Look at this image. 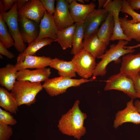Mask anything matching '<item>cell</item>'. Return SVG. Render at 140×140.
Returning a JSON list of instances; mask_svg holds the SVG:
<instances>
[{"instance_id":"30","label":"cell","mask_w":140,"mask_h":140,"mask_svg":"<svg viewBox=\"0 0 140 140\" xmlns=\"http://www.w3.org/2000/svg\"><path fill=\"white\" fill-rule=\"evenodd\" d=\"M17 122L11 113L0 108V124L13 125H16Z\"/></svg>"},{"instance_id":"40","label":"cell","mask_w":140,"mask_h":140,"mask_svg":"<svg viewBox=\"0 0 140 140\" xmlns=\"http://www.w3.org/2000/svg\"><path fill=\"white\" fill-rule=\"evenodd\" d=\"M140 47V43L136 45L132 46H125L124 48L125 49H135L138 47Z\"/></svg>"},{"instance_id":"8","label":"cell","mask_w":140,"mask_h":140,"mask_svg":"<svg viewBox=\"0 0 140 140\" xmlns=\"http://www.w3.org/2000/svg\"><path fill=\"white\" fill-rule=\"evenodd\" d=\"M122 1L107 0L103 7V8L106 9L108 13H110L113 18L114 29L110 41L124 40L129 41L131 40L124 34L121 27L119 14L121 11Z\"/></svg>"},{"instance_id":"44","label":"cell","mask_w":140,"mask_h":140,"mask_svg":"<svg viewBox=\"0 0 140 140\" xmlns=\"http://www.w3.org/2000/svg\"><path fill=\"white\" fill-rule=\"evenodd\" d=\"M84 2H88L89 1V0H84Z\"/></svg>"},{"instance_id":"39","label":"cell","mask_w":140,"mask_h":140,"mask_svg":"<svg viewBox=\"0 0 140 140\" xmlns=\"http://www.w3.org/2000/svg\"><path fill=\"white\" fill-rule=\"evenodd\" d=\"M134 103L138 111L140 113V101L137 100L135 101Z\"/></svg>"},{"instance_id":"29","label":"cell","mask_w":140,"mask_h":140,"mask_svg":"<svg viewBox=\"0 0 140 140\" xmlns=\"http://www.w3.org/2000/svg\"><path fill=\"white\" fill-rule=\"evenodd\" d=\"M121 12L131 16L132 18L131 20L133 23L140 22V14L133 10L129 6L126 0H122Z\"/></svg>"},{"instance_id":"33","label":"cell","mask_w":140,"mask_h":140,"mask_svg":"<svg viewBox=\"0 0 140 140\" xmlns=\"http://www.w3.org/2000/svg\"><path fill=\"white\" fill-rule=\"evenodd\" d=\"M130 76L134 81L135 90L138 95V98L140 99V74L139 73Z\"/></svg>"},{"instance_id":"42","label":"cell","mask_w":140,"mask_h":140,"mask_svg":"<svg viewBox=\"0 0 140 140\" xmlns=\"http://www.w3.org/2000/svg\"><path fill=\"white\" fill-rule=\"evenodd\" d=\"M77 1H78V2H79L80 3L82 4H84L85 2L84 0H77Z\"/></svg>"},{"instance_id":"11","label":"cell","mask_w":140,"mask_h":140,"mask_svg":"<svg viewBox=\"0 0 140 140\" xmlns=\"http://www.w3.org/2000/svg\"><path fill=\"white\" fill-rule=\"evenodd\" d=\"M108 14L107 10L103 8L95 9L89 14L84 22L83 40L97 32L99 26Z\"/></svg>"},{"instance_id":"38","label":"cell","mask_w":140,"mask_h":140,"mask_svg":"<svg viewBox=\"0 0 140 140\" xmlns=\"http://www.w3.org/2000/svg\"><path fill=\"white\" fill-rule=\"evenodd\" d=\"M107 0H99L98 6V9H101V8L103 7L104 5L106 2Z\"/></svg>"},{"instance_id":"6","label":"cell","mask_w":140,"mask_h":140,"mask_svg":"<svg viewBox=\"0 0 140 140\" xmlns=\"http://www.w3.org/2000/svg\"><path fill=\"white\" fill-rule=\"evenodd\" d=\"M71 60L76 73L82 78L88 79L93 76L97 64L96 58L84 48L74 55Z\"/></svg>"},{"instance_id":"5","label":"cell","mask_w":140,"mask_h":140,"mask_svg":"<svg viewBox=\"0 0 140 140\" xmlns=\"http://www.w3.org/2000/svg\"><path fill=\"white\" fill-rule=\"evenodd\" d=\"M104 90L122 91L133 100L138 98L133 79L130 75L120 72L111 76L106 80Z\"/></svg>"},{"instance_id":"22","label":"cell","mask_w":140,"mask_h":140,"mask_svg":"<svg viewBox=\"0 0 140 140\" xmlns=\"http://www.w3.org/2000/svg\"><path fill=\"white\" fill-rule=\"evenodd\" d=\"M121 27L124 34L128 38L140 42V22L133 23L128 18L127 14L120 17Z\"/></svg>"},{"instance_id":"16","label":"cell","mask_w":140,"mask_h":140,"mask_svg":"<svg viewBox=\"0 0 140 140\" xmlns=\"http://www.w3.org/2000/svg\"><path fill=\"white\" fill-rule=\"evenodd\" d=\"M52 60L50 57L27 55L23 61L17 62L15 66L18 71L28 68H42L49 66Z\"/></svg>"},{"instance_id":"36","label":"cell","mask_w":140,"mask_h":140,"mask_svg":"<svg viewBox=\"0 0 140 140\" xmlns=\"http://www.w3.org/2000/svg\"><path fill=\"white\" fill-rule=\"evenodd\" d=\"M127 1L133 10L140 9V0H127Z\"/></svg>"},{"instance_id":"17","label":"cell","mask_w":140,"mask_h":140,"mask_svg":"<svg viewBox=\"0 0 140 140\" xmlns=\"http://www.w3.org/2000/svg\"><path fill=\"white\" fill-rule=\"evenodd\" d=\"M74 0L69 5V10L75 23L84 22L89 14L95 9L94 3L84 4L78 3Z\"/></svg>"},{"instance_id":"12","label":"cell","mask_w":140,"mask_h":140,"mask_svg":"<svg viewBox=\"0 0 140 140\" xmlns=\"http://www.w3.org/2000/svg\"><path fill=\"white\" fill-rule=\"evenodd\" d=\"M18 16L19 27L23 40L29 45L37 38L39 24L24 16Z\"/></svg>"},{"instance_id":"34","label":"cell","mask_w":140,"mask_h":140,"mask_svg":"<svg viewBox=\"0 0 140 140\" xmlns=\"http://www.w3.org/2000/svg\"><path fill=\"white\" fill-rule=\"evenodd\" d=\"M0 42V54L6 56L8 58L12 59L15 57L14 54L9 51Z\"/></svg>"},{"instance_id":"10","label":"cell","mask_w":140,"mask_h":140,"mask_svg":"<svg viewBox=\"0 0 140 140\" xmlns=\"http://www.w3.org/2000/svg\"><path fill=\"white\" fill-rule=\"evenodd\" d=\"M53 18L59 30L65 29L74 23L69 10V4L66 0L56 1Z\"/></svg>"},{"instance_id":"3","label":"cell","mask_w":140,"mask_h":140,"mask_svg":"<svg viewBox=\"0 0 140 140\" xmlns=\"http://www.w3.org/2000/svg\"><path fill=\"white\" fill-rule=\"evenodd\" d=\"M43 89L41 82L34 83L27 81L16 80L11 90L19 106H30L36 102V97Z\"/></svg>"},{"instance_id":"1","label":"cell","mask_w":140,"mask_h":140,"mask_svg":"<svg viewBox=\"0 0 140 140\" xmlns=\"http://www.w3.org/2000/svg\"><path fill=\"white\" fill-rule=\"evenodd\" d=\"M80 101L76 100L72 107L62 116L57 125L63 134L73 136L79 139L86 132L84 124L87 117V114L80 109Z\"/></svg>"},{"instance_id":"21","label":"cell","mask_w":140,"mask_h":140,"mask_svg":"<svg viewBox=\"0 0 140 140\" xmlns=\"http://www.w3.org/2000/svg\"><path fill=\"white\" fill-rule=\"evenodd\" d=\"M49 66L57 70L60 76L69 78L76 76L74 66L71 60L67 61L55 58L52 59Z\"/></svg>"},{"instance_id":"32","label":"cell","mask_w":140,"mask_h":140,"mask_svg":"<svg viewBox=\"0 0 140 140\" xmlns=\"http://www.w3.org/2000/svg\"><path fill=\"white\" fill-rule=\"evenodd\" d=\"M46 10L50 14L53 15L55 10V0H40Z\"/></svg>"},{"instance_id":"25","label":"cell","mask_w":140,"mask_h":140,"mask_svg":"<svg viewBox=\"0 0 140 140\" xmlns=\"http://www.w3.org/2000/svg\"><path fill=\"white\" fill-rule=\"evenodd\" d=\"M76 23L61 30H59L57 37L54 41L57 42L60 45L63 50L72 47L73 35Z\"/></svg>"},{"instance_id":"41","label":"cell","mask_w":140,"mask_h":140,"mask_svg":"<svg viewBox=\"0 0 140 140\" xmlns=\"http://www.w3.org/2000/svg\"><path fill=\"white\" fill-rule=\"evenodd\" d=\"M66 0L69 5L71 4L73 2L74 0Z\"/></svg>"},{"instance_id":"37","label":"cell","mask_w":140,"mask_h":140,"mask_svg":"<svg viewBox=\"0 0 140 140\" xmlns=\"http://www.w3.org/2000/svg\"><path fill=\"white\" fill-rule=\"evenodd\" d=\"M28 1V0H17L16 3L18 10L23 6Z\"/></svg>"},{"instance_id":"14","label":"cell","mask_w":140,"mask_h":140,"mask_svg":"<svg viewBox=\"0 0 140 140\" xmlns=\"http://www.w3.org/2000/svg\"><path fill=\"white\" fill-rule=\"evenodd\" d=\"M39 26V33L36 40L48 38L54 40L56 38L59 30L55 23L53 15L46 10Z\"/></svg>"},{"instance_id":"27","label":"cell","mask_w":140,"mask_h":140,"mask_svg":"<svg viewBox=\"0 0 140 140\" xmlns=\"http://www.w3.org/2000/svg\"><path fill=\"white\" fill-rule=\"evenodd\" d=\"M76 25L73 35L72 48L71 53L74 55L83 48L85 33L84 22L75 23Z\"/></svg>"},{"instance_id":"45","label":"cell","mask_w":140,"mask_h":140,"mask_svg":"<svg viewBox=\"0 0 140 140\" xmlns=\"http://www.w3.org/2000/svg\"><path fill=\"white\" fill-rule=\"evenodd\" d=\"M139 73V74H140V72Z\"/></svg>"},{"instance_id":"19","label":"cell","mask_w":140,"mask_h":140,"mask_svg":"<svg viewBox=\"0 0 140 140\" xmlns=\"http://www.w3.org/2000/svg\"><path fill=\"white\" fill-rule=\"evenodd\" d=\"M96 33L84 40L83 43V48L95 58L104 53L108 45L99 39Z\"/></svg>"},{"instance_id":"26","label":"cell","mask_w":140,"mask_h":140,"mask_svg":"<svg viewBox=\"0 0 140 140\" xmlns=\"http://www.w3.org/2000/svg\"><path fill=\"white\" fill-rule=\"evenodd\" d=\"M54 41V40L48 38L40 40H35L29 45L23 52L19 54L17 58V62L23 61L26 56L35 55L36 52L45 46L51 44Z\"/></svg>"},{"instance_id":"13","label":"cell","mask_w":140,"mask_h":140,"mask_svg":"<svg viewBox=\"0 0 140 140\" xmlns=\"http://www.w3.org/2000/svg\"><path fill=\"white\" fill-rule=\"evenodd\" d=\"M41 2L39 0H29L18 10L19 16H23L38 24L46 11Z\"/></svg>"},{"instance_id":"20","label":"cell","mask_w":140,"mask_h":140,"mask_svg":"<svg viewBox=\"0 0 140 140\" xmlns=\"http://www.w3.org/2000/svg\"><path fill=\"white\" fill-rule=\"evenodd\" d=\"M18 71L15 65L9 63L0 69V84L8 91H11L17 80Z\"/></svg>"},{"instance_id":"35","label":"cell","mask_w":140,"mask_h":140,"mask_svg":"<svg viewBox=\"0 0 140 140\" xmlns=\"http://www.w3.org/2000/svg\"><path fill=\"white\" fill-rule=\"evenodd\" d=\"M17 1V0H1L4 12L5 13L8 10L11 9Z\"/></svg>"},{"instance_id":"9","label":"cell","mask_w":140,"mask_h":140,"mask_svg":"<svg viewBox=\"0 0 140 140\" xmlns=\"http://www.w3.org/2000/svg\"><path fill=\"white\" fill-rule=\"evenodd\" d=\"M131 122L137 125L140 124V113L134 105V100L128 101L125 108L116 113L113 123V127L117 128L123 124Z\"/></svg>"},{"instance_id":"24","label":"cell","mask_w":140,"mask_h":140,"mask_svg":"<svg viewBox=\"0 0 140 140\" xmlns=\"http://www.w3.org/2000/svg\"><path fill=\"white\" fill-rule=\"evenodd\" d=\"M114 29V22L113 16L110 13H108L104 22L99 29L97 34L100 39L109 45Z\"/></svg>"},{"instance_id":"7","label":"cell","mask_w":140,"mask_h":140,"mask_svg":"<svg viewBox=\"0 0 140 140\" xmlns=\"http://www.w3.org/2000/svg\"><path fill=\"white\" fill-rule=\"evenodd\" d=\"M1 14L14 40L15 47L20 53L23 52L26 48L23 40L19 29L16 2L11 9Z\"/></svg>"},{"instance_id":"31","label":"cell","mask_w":140,"mask_h":140,"mask_svg":"<svg viewBox=\"0 0 140 140\" xmlns=\"http://www.w3.org/2000/svg\"><path fill=\"white\" fill-rule=\"evenodd\" d=\"M13 133L10 125L0 124V140H8Z\"/></svg>"},{"instance_id":"23","label":"cell","mask_w":140,"mask_h":140,"mask_svg":"<svg viewBox=\"0 0 140 140\" xmlns=\"http://www.w3.org/2000/svg\"><path fill=\"white\" fill-rule=\"evenodd\" d=\"M0 106L11 114H16L19 107L16 98L6 89L0 87Z\"/></svg>"},{"instance_id":"28","label":"cell","mask_w":140,"mask_h":140,"mask_svg":"<svg viewBox=\"0 0 140 140\" xmlns=\"http://www.w3.org/2000/svg\"><path fill=\"white\" fill-rule=\"evenodd\" d=\"M6 24L0 14V42L7 48L14 45V41L9 32Z\"/></svg>"},{"instance_id":"2","label":"cell","mask_w":140,"mask_h":140,"mask_svg":"<svg viewBox=\"0 0 140 140\" xmlns=\"http://www.w3.org/2000/svg\"><path fill=\"white\" fill-rule=\"evenodd\" d=\"M129 42L125 40H120L116 44L110 45L109 49L106 51L102 55L97 58L101 60L96 64L93 74V77L104 76L106 74L107 67L110 63L112 61L118 62H120V58L122 56L134 53L135 51V49H129L124 48Z\"/></svg>"},{"instance_id":"4","label":"cell","mask_w":140,"mask_h":140,"mask_svg":"<svg viewBox=\"0 0 140 140\" xmlns=\"http://www.w3.org/2000/svg\"><path fill=\"white\" fill-rule=\"evenodd\" d=\"M92 80L83 78L76 79L60 76L49 78L44 82L42 85L43 88L49 95L54 96L65 93L69 87H79L83 83Z\"/></svg>"},{"instance_id":"18","label":"cell","mask_w":140,"mask_h":140,"mask_svg":"<svg viewBox=\"0 0 140 140\" xmlns=\"http://www.w3.org/2000/svg\"><path fill=\"white\" fill-rule=\"evenodd\" d=\"M120 72L133 75L140 72V53L136 54L129 53L123 56Z\"/></svg>"},{"instance_id":"43","label":"cell","mask_w":140,"mask_h":140,"mask_svg":"<svg viewBox=\"0 0 140 140\" xmlns=\"http://www.w3.org/2000/svg\"><path fill=\"white\" fill-rule=\"evenodd\" d=\"M0 59H3V57L2 55L1 54L0 55Z\"/></svg>"},{"instance_id":"15","label":"cell","mask_w":140,"mask_h":140,"mask_svg":"<svg viewBox=\"0 0 140 140\" xmlns=\"http://www.w3.org/2000/svg\"><path fill=\"white\" fill-rule=\"evenodd\" d=\"M51 73L50 68L45 67L33 70L23 69L18 71L17 80L27 81L34 83L41 82L48 79Z\"/></svg>"}]
</instances>
